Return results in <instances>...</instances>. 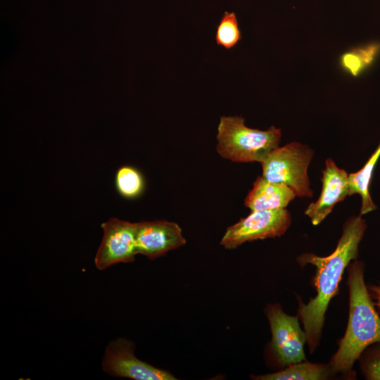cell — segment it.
Instances as JSON below:
<instances>
[{"label": "cell", "mask_w": 380, "mask_h": 380, "mask_svg": "<svg viewBox=\"0 0 380 380\" xmlns=\"http://www.w3.org/2000/svg\"><path fill=\"white\" fill-rule=\"evenodd\" d=\"M366 228V222L361 215L350 217L343 224L342 235L329 255L322 257L310 253L298 258L300 264L310 263L316 267L314 285L317 295L307 304H300L298 308L311 353L319 342L325 312L338 290L343 273L358 255V246Z\"/></svg>", "instance_id": "1"}, {"label": "cell", "mask_w": 380, "mask_h": 380, "mask_svg": "<svg viewBox=\"0 0 380 380\" xmlns=\"http://www.w3.org/2000/svg\"><path fill=\"white\" fill-rule=\"evenodd\" d=\"M322 184L318 199L309 204L305 210V215L315 226L320 224L331 213L336 203L349 196L348 174L339 168L331 158L325 161Z\"/></svg>", "instance_id": "10"}, {"label": "cell", "mask_w": 380, "mask_h": 380, "mask_svg": "<svg viewBox=\"0 0 380 380\" xmlns=\"http://www.w3.org/2000/svg\"><path fill=\"white\" fill-rule=\"evenodd\" d=\"M265 314L272 332L270 348L277 362L284 367L305 361L307 337L298 318L286 314L278 303L267 305Z\"/></svg>", "instance_id": "5"}, {"label": "cell", "mask_w": 380, "mask_h": 380, "mask_svg": "<svg viewBox=\"0 0 380 380\" xmlns=\"http://www.w3.org/2000/svg\"><path fill=\"white\" fill-rule=\"evenodd\" d=\"M296 196V194L289 186L258 176L245 198L244 205L251 211L283 209Z\"/></svg>", "instance_id": "11"}, {"label": "cell", "mask_w": 380, "mask_h": 380, "mask_svg": "<svg viewBox=\"0 0 380 380\" xmlns=\"http://www.w3.org/2000/svg\"><path fill=\"white\" fill-rule=\"evenodd\" d=\"M380 53V43L372 42L353 48L341 55L340 65L350 75L356 77L368 68Z\"/></svg>", "instance_id": "14"}, {"label": "cell", "mask_w": 380, "mask_h": 380, "mask_svg": "<svg viewBox=\"0 0 380 380\" xmlns=\"http://www.w3.org/2000/svg\"><path fill=\"white\" fill-rule=\"evenodd\" d=\"M115 186L118 193L126 198H135L144 190V179L141 172L134 167H120L115 175Z\"/></svg>", "instance_id": "15"}, {"label": "cell", "mask_w": 380, "mask_h": 380, "mask_svg": "<svg viewBox=\"0 0 380 380\" xmlns=\"http://www.w3.org/2000/svg\"><path fill=\"white\" fill-rule=\"evenodd\" d=\"M241 39L236 16L234 12L225 11L217 26L215 41L226 49L234 48Z\"/></svg>", "instance_id": "16"}, {"label": "cell", "mask_w": 380, "mask_h": 380, "mask_svg": "<svg viewBox=\"0 0 380 380\" xmlns=\"http://www.w3.org/2000/svg\"><path fill=\"white\" fill-rule=\"evenodd\" d=\"M103 232L94 263L99 270L113 265L132 262L137 254L136 223L111 217L101 224Z\"/></svg>", "instance_id": "8"}, {"label": "cell", "mask_w": 380, "mask_h": 380, "mask_svg": "<svg viewBox=\"0 0 380 380\" xmlns=\"http://www.w3.org/2000/svg\"><path fill=\"white\" fill-rule=\"evenodd\" d=\"M334 373L329 365L300 362L287 366L283 370L261 376H252L257 380H323Z\"/></svg>", "instance_id": "13"}, {"label": "cell", "mask_w": 380, "mask_h": 380, "mask_svg": "<svg viewBox=\"0 0 380 380\" xmlns=\"http://www.w3.org/2000/svg\"><path fill=\"white\" fill-rule=\"evenodd\" d=\"M380 158V141L365 165L357 172L348 174L349 196L357 194L361 196L360 215H365L377 208L370 194L369 186L375 166Z\"/></svg>", "instance_id": "12"}, {"label": "cell", "mask_w": 380, "mask_h": 380, "mask_svg": "<svg viewBox=\"0 0 380 380\" xmlns=\"http://www.w3.org/2000/svg\"><path fill=\"white\" fill-rule=\"evenodd\" d=\"M365 264L355 260L348 269L349 318L346 333L329 365L333 372L348 373L369 346L380 342L379 316L364 279Z\"/></svg>", "instance_id": "2"}, {"label": "cell", "mask_w": 380, "mask_h": 380, "mask_svg": "<svg viewBox=\"0 0 380 380\" xmlns=\"http://www.w3.org/2000/svg\"><path fill=\"white\" fill-rule=\"evenodd\" d=\"M372 289L375 295V298L376 299V304L380 308V285L372 286Z\"/></svg>", "instance_id": "18"}, {"label": "cell", "mask_w": 380, "mask_h": 380, "mask_svg": "<svg viewBox=\"0 0 380 380\" xmlns=\"http://www.w3.org/2000/svg\"><path fill=\"white\" fill-rule=\"evenodd\" d=\"M240 116H221L217 126V152L236 163H261L279 146L281 130L271 126L267 130L247 127Z\"/></svg>", "instance_id": "3"}, {"label": "cell", "mask_w": 380, "mask_h": 380, "mask_svg": "<svg viewBox=\"0 0 380 380\" xmlns=\"http://www.w3.org/2000/svg\"><path fill=\"white\" fill-rule=\"evenodd\" d=\"M358 360L365 379L380 380V342L367 347Z\"/></svg>", "instance_id": "17"}, {"label": "cell", "mask_w": 380, "mask_h": 380, "mask_svg": "<svg viewBox=\"0 0 380 380\" xmlns=\"http://www.w3.org/2000/svg\"><path fill=\"white\" fill-rule=\"evenodd\" d=\"M185 243L182 229L175 222L157 220L136 223L137 253L150 260Z\"/></svg>", "instance_id": "9"}, {"label": "cell", "mask_w": 380, "mask_h": 380, "mask_svg": "<svg viewBox=\"0 0 380 380\" xmlns=\"http://www.w3.org/2000/svg\"><path fill=\"white\" fill-rule=\"evenodd\" d=\"M134 352V343L124 338L115 339L106 348L103 371L113 376L135 380L177 379L170 372L138 359Z\"/></svg>", "instance_id": "7"}, {"label": "cell", "mask_w": 380, "mask_h": 380, "mask_svg": "<svg viewBox=\"0 0 380 380\" xmlns=\"http://www.w3.org/2000/svg\"><path fill=\"white\" fill-rule=\"evenodd\" d=\"M291 223V215L286 208L251 211L227 227L220 245L226 249H234L246 242L281 236Z\"/></svg>", "instance_id": "6"}, {"label": "cell", "mask_w": 380, "mask_h": 380, "mask_svg": "<svg viewBox=\"0 0 380 380\" xmlns=\"http://www.w3.org/2000/svg\"><path fill=\"white\" fill-rule=\"evenodd\" d=\"M314 151L308 145L293 141L272 150L260 163L267 180L291 187L299 197L311 198L308 169Z\"/></svg>", "instance_id": "4"}]
</instances>
